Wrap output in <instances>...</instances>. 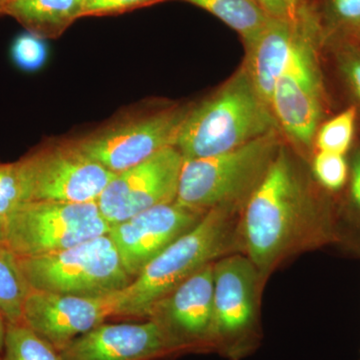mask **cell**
I'll use <instances>...</instances> for the list:
<instances>
[{
  "label": "cell",
  "mask_w": 360,
  "mask_h": 360,
  "mask_svg": "<svg viewBox=\"0 0 360 360\" xmlns=\"http://www.w3.org/2000/svg\"><path fill=\"white\" fill-rule=\"evenodd\" d=\"M295 165L281 148L248 198L238 225L245 255L262 281L283 258L302 246L328 240Z\"/></svg>",
  "instance_id": "1"
},
{
  "label": "cell",
  "mask_w": 360,
  "mask_h": 360,
  "mask_svg": "<svg viewBox=\"0 0 360 360\" xmlns=\"http://www.w3.org/2000/svg\"><path fill=\"white\" fill-rule=\"evenodd\" d=\"M238 212L236 206H222L206 212L123 290L120 316L148 317L153 305L179 284L229 255L238 236Z\"/></svg>",
  "instance_id": "2"
},
{
  "label": "cell",
  "mask_w": 360,
  "mask_h": 360,
  "mask_svg": "<svg viewBox=\"0 0 360 360\" xmlns=\"http://www.w3.org/2000/svg\"><path fill=\"white\" fill-rule=\"evenodd\" d=\"M271 108L243 68L221 89L191 108L175 148L184 160L227 153L278 130Z\"/></svg>",
  "instance_id": "3"
},
{
  "label": "cell",
  "mask_w": 360,
  "mask_h": 360,
  "mask_svg": "<svg viewBox=\"0 0 360 360\" xmlns=\"http://www.w3.org/2000/svg\"><path fill=\"white\" fill-rule=\"evenodd\" d=\"M281 148L274 130L227 153L184 160L175 201L202 212L222 206L243 208Z\"/></svg>",
  "instance_id": "4"
},
{
  "label": "cell",
  "mask_w": 360,
  "mask_h": 360,
  "mask_svg": "<svg viewBox=\"0 0 360 360\" xmlns=\"http://www.w3.org/2000/svg\"><path fill=\"white\" fill-rule=\"evenodd\" d=\"M15 258L28 290L42 292L101 297L134 281L108 234L49 255Z\"/></svg>",
  "instance_id": "5"
},
{
  "label": "cell",
  "mask_w": 360,
  "mask_h": 360,
  "mask_svg": "<svg viewBox=\"0 0 360 360\" xmlns=\"http://www.w3.org/2000/svg\"><path fill=\"white\" fill-rule=\"evenodd\" d=\"M96 201H26L4 219V248L16 257H37L108 234Z\"/></svg>",
  "instance_id": "6"
},
{
  "label": "cell",
  "mask_w": 360,
  "mask_h": 360,
  "mask_svg": "<svg viewBox=\"0 0 360 360\" xmlns=\"http://www.w3.org/2000/svg\"><path fill=\"white\" fill-rule=\"evenodd\" d=\"M319 21L309 6L296 15V32L288 65L277 80L271 110L278 127L296 143L309 146L321 116V84L317 65Z\"/></svg>",
  "instance_id": "7"
},
{
  "label": "cell",
  "mask_w": 360,
  "mask_h": 360,
  "mask_svg": "<svg viewBox=\"0 0 360 360\" xmlns=\"http://www.w3.org/2000/svg\"><path fill=\"white\" fill-rule=\"evenodd\" d=\"M21 201H97L116 174L75 141L49 143L15 161Z\"/></svg>",
  "instance_id": "8"
},
{
  "label": "cell",
  "mask_w": 360,
  "mask_h": 360,
  "mask_svg": "<svg viewBox=\"0 0 360 360\" xmlns=\"http://www.w3.org/2000/svg\"><path fill=\"white\" fill-rule=\"evenodd\" d=\"M262 278L243 255H227L213 269V350L243 359L258 340V288Z\"/></svg>",
  "instance_id": "9"
},
{
  "label": "cell",
  "mask_w": 360,
  "mask_h": 360,
  "mask_svg": "<svg viewBox=\"0 0 360 360\" xmlns=\"http://www.w3.org/2000/svg\"><path fill=\"white\" fill-rule=\"evenodd\" d=\"M191 110L174 106L153 113H132L75 143L106 169L120 174L175 146Z\"/></svg>",
  "instance_id": "10"
},
{
  "label": "cell",
  "mask_w": 360,
  "mask_h": 360,
  "mask_svg": "<svg viewBox=\"0 0 360 360\" xmlns=\"http://www.w3.org/2000/svg\"><path fill=\"white\" fill-rule=\"evenodd\" d=\"M184 156L175 146L116 174L96 202L108 224L130 219L155 206L176 200Z\"/></svg>",
  "instance_id": "11"
},
{
  "label": "cell",
  "mask_w": 360,
  "mask_h": 360,
  "mask_svg": "<svg viewBox=\"0 0 360 360\" xmlns=\"http://www.w3.org/2000/svg\"><path fill=\"white\" fill-rule=\"evenodd\" d=\"M122 302L123 290L101 297H82L28 290L22 321L59 352L108 317L120 316Z\"/></svg>",
  "instance_id": "12"
},
{
  "label": "cell",
  "mask_w": 360,
  "mask_h": 360,
  "mask_svg": "<svg viewBox=\"0 0 360 360\" xmlns=\"http://www.w3.org/2000/svg\"><path fill=\"white\" fill-rule=\"evenodd\" d=\"M205 213L174 201L111 224L108 236L125 271L134 279L168 246L195 226Z\"/></svg>",
  "instance_id": "13"
},
{
  "label": "cell",
  "mask_w": 360,
  "mask_h": 360,
  "mask_svg": "<svg viewBox=\"0 0 360 360\" xmlns=\"http://www.w3.org/2000/svg\"><path fill=\"white\" fill-rule=\"evenodd\" d=\"M213 269L198 270L149 311L184 352L213 350Z\"/></svg>",
  "instance_id": "14"
},
{
  "label": "cell",
  "mask_w": 360,
  "mask_h": 360,
  "mask_svg": "<svg viewBox=\"0 0 360 360\" xmlns=\"http://www.w3.org/2000/svg\"><path fill=\"white\" fill-rule=\"evenodd\" d=\"M63 360H155L182 354L158 322L101 323L59 350Z\"/></svg>",
  "instance_id": "15"
},
{
  "label": "cell",
  "mask_w": 360,
  "mask_h": 360,
  "mask_svg": "<svg viewBox=\"0 0 360 360\" xmlns=\"http://www.w3.org/2000/svg\"><path fill=\"white\" fill-rule=\"evenodd\" d=\"M296 32V18H270L248 49L245 70L264 103L271 108L272 94L288 65Z\"/></svg>",
  "instance_id": "16"
},
{
  "label": "cell",
  "mask_w": 360,
  "mask_h": 360,
  "mask_svg": "<svg viewBox=\"0 0 360 360\" xmlns=\"http://www.w3.org/2000/svg\"><path fill=\"white\" fill-rule=\"evenodd\" d=\"M84 0H13L7 7L11 16L42 39H54L82 18Z\"/></svg>",
  "instance_id": "17"
},
{
  "label": "cell",
  "mask_w": 360,
  "mask_h": 360,
  "mask_svg": "<svg viewBox=\"0 0 360 360\" xmlns=\"http://www.w3.org/2000/svg\"><path fill=\"white\" fill-rule=\"evenodd\" d=\"M205 9L243 37L246 46L266 25L270 16L255 0H184Z\"/></svg>",
  "instance_id": "18"
},
{
  "label": "cell",
  "mask_w": 360,
  "mask_h": 360,
  "mask_svg": "<svg viewBox=\"0 0 360 360\" xmlns=\"http://www.w3.org/2000/svg\"><path fill=\"white\" fill-rule=\"evenodd\" d=\"M27 292L15 257L6 248H0V312L6 323L23 322V303Z\"/></svg>",
  "instance_id": "19"
},
{
  "label": "cell",
  "mask_w": 360,
  "mask_h": 360,
  "mask_svg": "<svg viewBox=\"0 0 360 360\" xmlns=\"http://www.w3.org/2000/svg\"><path fill=\"white\" fill-rule=\"evenodd\" d=\"M0 360H63L60 352L25 323H7Z\"/></svg>",
  "instance_id": "20"
},
{
  "label": "cell",
  "mask_w": 360,
  "mask_h": 360,
  "mask_svg": "<svg viewBox=\"0 0 360 360\" xmlns=\"http://www.w3.org/2000/svg\"><path fill=\"white\" fill-rule=\"evenodd\" d=\"M356 110L349 108L328 122L316 131V146L319 151L345 155L354 141Z\"/></svg>",
  "instance_id": "21"
},
{
  "label": "cell",
  "mask_w": 360,
  "mask_h": 360,
  "mask_svg": "<svg viewBox=\"0 0 360 360\" xmlns=\"http://www.w3.org/2000/svg\"><path fill=\"white\" fill-rule=\"evenodd\" d=\"M14 65L20 70L32 72L44 66L47 58L44 39L26 32L13 40L11 49Z\"/></svg>",
  "instance_id": "22"
},
{
  "label": "cell",
  "mask_w": 360,
  "mask_h": 360,
  "mask_svg": "<svg viewBox=\"0 0 360 360\" xmlns=\"http://www.w3.org/2000/svg\"><path fill=\"white\" fill-rule=\"evenodd\" d=\"M314 172L319 184L331 191H338L347 184L348 165L345 155L319 151L314 160Z\"/></svg>",
  "instance_id": "23"
},
{
  "label": "cell",
  "mask_w": 360,
  "mask_h": 360,
  "mask_svg": "<svg viewBox=\"0 0 360 360\" xmlns=\"http://www.w3.org/2000/svg\"><path fill=\"white\" fill-rule=\"evenodd\" d=\"M21 202L15 162H0V217L6 219Z\"/></svg>",
  "instance_id": "24"
},
{
  "label": "cell",
  "mask_w": 360,
  "mask_h": 360,
  "mask_svg": "<svg viewBox=\"0 0 360 360\" xmlns=\"http://www.w3.org/2000/svg\"><path fill=\"white\" fill-rule=\"evenodd\" d=\"M167 0H84V16L115 15Z\"/></svg>",
  "instance_id": "25"
},
{
  "label": "cell",
  "mask_w": 360,
  "mask_h": 360,
  "mask_svg": "<svg viewBox=\"0 0 360 360\" xmlns=\"http://www.w3.org/2000/svg\"><path fill=\"white\" fill-rule=\"evenodd\" d=\"M328 9L335 22L360 28V0H329Z\"/></svg>",
  "instance_id": "26"
},
{
  "label": "cell",
  "mask_w": 360,
  "mask_h": 360,
  "mask_svg": "<svg viewBox=\"0 0 360 360\" xmlns=\"http://www.w3.org/2000/svg\"><path fill=\"white\" fill-rule=\"evenodd\" d=\"M270 18H293L303 6H307L305 0H255Z\"/></svg>",
  "instance_id": "27"
},
{
  "label": "cell",
  "mask_w": 360,
  "mask_h": 360,
  "mask_svg": "<svg viewBox=\"0 0 360 360\" xmlns=\"http://www.w3.org/2000/svg\"><path fill=\"white\" fill-rule=\"evenodd\" d=\"M343 70L360 101V56H350L343 63Z\"/></svg>",
  "instance_id": "28"
},
{
  "label": "cell",
  "mask_w": 360,
  "mask_h": 360,
  "mask_svg": "<svg viewBox=\"0 0 360 360\" xmlns=\"http://www.w3.org/2000/svg\"><path fill=\"white\" fill-rule=\"evenodd\" d=\"M352 200L360 210V151L355 155L352 170Z\"/></svg>",
  "instance_id": "29"
},
{
  "label": "cell",
  "mask_w": 360,
  "mask_h": 360,
  "mask_svg": "<svg viewBox=\"0 0 360 360\" xmlns=\"http://www.w3.org/2000/svg\"><path fill=\"white\" fill-rule=\"evenodd\" d=\"M7 323L4 315L0 312V359L4 354V342H6Z\"/></svg>",
  "instance_id": "30"
},
{
  "label": "cell",
  "mask_w": 360,
  "mask_h": 360,
  "mask_svg": "<svg viewBox=\"0 0 360 360\" xmlns=\"http://www.w3.org/2000/svg\"><path fill=\"white\" fill-rule=\"evenodd\" d=\"M13 0H0V18L6 16L7 7L11 4Z\"/></svg>",
  "instance_id": "31"
},
{
  "label": "cell",
  "mask_w": 360,
  "mask_h": 360,
  "mask_svg": "<svg viewBox=\"0 0 360 360\" xmlns=\"http://www.w3.org/2000/svg\"><path fill=\"white\" fill-rule=\"evenodd\" d=\"M0 248H4V219L0 217Z\"/></svg>",
  "instance_id": "32"
},
{
  "label": "cell",
  "mask_w": 360,
  "mask_h": 360,
  "mask_svg": "<svg viewBox=\"0 0 360 360\" xmlns=\"http://www.w3.org/2000/svg\"><path fill=\"white\" fill-rule=\"evenodd\" d=\"M359 35H360V28H359Z\"/></svg>",
  "instance_id": "33"
},
{
  "label": "cell",
  "mask_w": 360,
  "mask_h": 360,
  "mask_svg": "<svg viewBox=\"0 0 360 360\" xmlns=\"http://www.w3.org/2000/svg\"><path fill=\"white\" fill-rule=\"evenodd\" d=\"M360 360V359H359Z\"/></svg>",
  "instance_id": "34"
}]
</instances>
